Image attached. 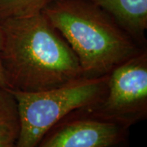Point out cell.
<instances>
[{
    "mask_svg": "<svg viewBox=\"0 0 147 147\" xmlns=\"http://www.w3.org/2000/svg\"><path fill=\"white\" fill-rule=\"evenodd\" d=\"M57 0H0V23L9 18L26 17L42 13Z\"/></svg>",
    "mask_w": 147,
    "mask_h": 147,
    "instance_id": "8",
    "label": "cell"
},
{
    "mask_svg": "<svg viewBox=\"0 0 147 147\" xmlns=\"http://www.w3.org/2000/svg\"><path fill=\"white\" fill-rule=\"evenodd\" d=\"M109 74L80 77L52 89L25 92L11 91L20 120L16 147H35L46 131L74 110L100 103L108 89Z\"/></svg>",
    "mask_w": 147,
    "mask_h": 147,
    "instance_id": "3",
    "label": "cell"
},
{
    "mask_svg": "<svg viewBox=\"0 0 147 147\" xmlns=\"http://www.w3.org/2000/svg\"><path fill=\"white\" fill-rule=\"evenodd\" d=\"M0 25L1 61L10 91L41 92L83 76L75 53L42 12Z\"/></svg>",
    "mask_w": 147,
    "mask_h": 147,
    "instance_id": "1",
    "label": "cell"
},
{
    "mask_svg": "<svg viewBox=\"0 0 147 147\" xmlns=\"http://www.w3.org/2000/svg\"><path fill=\"white\" fill-rule=\"evenodd\" d=\"M19 132L16 99L10 90L0 87V147H16Z\"/></svg>",
    "mask_w": 147,
    "mask_h": 147,
    "instance_id": "7",
    "label": "cell"
},
{
    "mask_svg": "<svg viewBox=\"0 0 147 147\" xmlns=\"http://www.w3.org/2000/svg\"><path fill=\"white\" fill-rule=\"evenodd\" d=\"M110 120L129 127L147 118V48L116 66L100 103L90 106Z\"/></svg>",
    "mask_w": 147,
    "mask_h": 147,
    "instance_id": "4",
    "label": "cell"
},
{
    "mask_svg": "<svg viewBox=\"0 0 147 147\" xmlns=\"http://www.w3.org/2000/svg\"><path fill=\"white\" fill-rule=\"evenodd\" d=\"M130 128L84 107L57 121L35 147H129Z\"/></svg>",
    "mask_w": 147,
    "mask_h": 147,
    "instance_id": "5",
    "label": "cell"
},
{
    "mask_svg": "<svg viewBox=\"0 0 147 147\" xmlns=\"http://www.w3.org/2000/svg\"><path fill=\"white\" fill-rule=\"evenodd\" d=\"M3 30L0 25V87L8 89V84L7 82V79L5 77V74L4 70L3 68V65H2V61H1V51H2V47H3Z\"/></svg>",
    "mask_w": 147,
    "mask_h": 147,
    "instance_id": "9",
    "label": "cell"
},
{
    "mask_svg": "<svg viewBox=\"0 0 147 147\" xmlns=\"http://www.w3.org/2000/svg\"><path fill=\"white\" fill-rule=\"evenodd\" d=\"M42 14L75 53L83 77L108 75L146 48L141 47L92 0H57Z\"/></svg>",
    "mask_w": 147,
    "mask_h": 147,
    "instance_id": "2",
    "label": "cell"
},
{
    "mask_svg": "<svg viewBox=\"0 0 147 147\" xmlns=\"http://www.w3.org/2000/svg\"><path fill=\"white\" fill-rule=\"evenodd\" d=\"M141 46L146 47L147 0H92Z\"/></svg>",
    "mask_w": 147,
    "mask_h": 147,
    "instance_id": "6",
    "label": "cell"
}]
</instances>
